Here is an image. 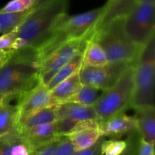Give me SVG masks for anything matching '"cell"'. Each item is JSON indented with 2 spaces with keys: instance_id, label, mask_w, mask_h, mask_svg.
<instances>
[{
  "instance_id": "obj_15",
  "label": "cell",
  "mask_w": 155,
  "mask_h": 155,
  "mask_svg": "<svg viewBox=\"0 0 155 155\" xmlns=\"http://www.w3.org/2000/svg\"><path fill=\"white\" fill-rule=\"evenodd\" d=\"M134 117L137 124V132L140 139L154 144L155 141V108L148 106L136 109Z\"/></svg>"
},
{
  "instance_id": "obj_28",
  "label": "cell",
  "mask_w": 155,
  "mask_h": 155,
  "mask_svg": "<svg viewBox=\"0 0 155 155\" xmlns=\"http://www.w3.org/2000/svg\"><path fill=\"white\" fill-rule=\"evenodd\" d=\"M127 141L128 144L127 148L120 155H136L139 141H140V137L137 131L128 135Z\"/></svg>"
},
{
  "instance_id": "obj_5",
  "label": "cell",
  "mask_w": 155,
  "mask_h": 155,
  "mask_svg": "<svg viewBox=\"0 0 155 155\" xmlns=\"http://www.w3.org/2000/svg\"><path fill=\"white\" fill-rule=\"evenodd\" d=\"M154 78L155 34L141 49L136 61L131 108L154 106Z\"/></svg>"
},
{
  "instance_id": "obj_24",
  "label": "cell",
  "mask_w": 155,
  "mask_h": 155,
  "mask_svg": "<svg viewBox=\"0 0 155 155\" xmlns=\"http://www.w3.org/2000/svg\"><path fill=\"white\" fill-rule=\"evenodd\" d=\"M98 91L99 90L96 88L83 84L79 91L65 103H75L84 106H93L99 97Z\"/></svg>"
},
{
  "instance_id": "obj_9",
  "label": "cell",
  "mask_w": 155,
  "mask_h": 155,
  "mask_svg": "<svg viewBox=\"0 0 155 155\" xmlns=\"http://www.w3.org/2000/svg\"><path fill=\"white\" fill-rule=\"evenodd\" d=\"M88 38L71 40L54 50L39 64V77L42 84L46 85L55 73L71 60L77 54L83 52Z\"/></svg>"
},
{
  "instance_id": "obj_21",
  "label": "cell",
  "mask_w": 155,
  "mask_h": 155,
  "mask_svg": "<svg viewBox=\"0 0 155 155\" xmlns=\"http://www.w3.org/2000/svg\"><path fill=\"white\" fill-rule=\"evenodd\" d=\"M108 62L102 47L94 40H88L83 52L82 65L98 67L106 65Z\"/></svg>"
},
{
  "instance_id": "obj_2",
  "label": "cell",
  "mask_w": 155,
  "mask_h": 155,
  "mask_svg": "<svg viewBox=\"0 0 155 155\" xmlns=\"http://www.w3.org/2000/svg\"><path fill=\"white\" fill-rule=\"evenodd\" d=\"M71 0H44L16 29L18 40L14 51L36 48L50 34L58 20L68 14Z\"/></svg>"
},
{
  "instance_id": "obj_3",
  "label": "cell",
  "mask_w": 155,
  "mask_h": 155,
  "mask_svg": "<svg viewBox=\"0 0 155 155\" xmlns=\"http://www.w3.org/2000/svg\"><path fill=\"white\" fill-rule=\"evenodd\" d=\"M89 39L96 41L104 50L109 62L136 60L141 49L130 39L124 27V18H116L94 32Z\"/></svg>"
},
{
  "instance_id": "obj_22",
  "label": "cell",
  "mask_w": 155,
  "mask_h": 155,
  "mask_svg": "<svg viewBox=\"0 0 155 155\" xmlns=\"http://www.w3.org/2000/svg\"><path fill=\"white\" fill-rule=\"evenodd\" d=\"M83 52H80L78 54L76 55L70 62H68L66 65L62 66L55 73V74L51 78V80L45 85L49 91H51L53 88H54L56 85L58 84L62 81L68 78L74 74L78 72L82 66Z\"/></svg>"
},
{
  "instance_id": "obj_4",
  "label": "cell",
  "mask_w": 155,
  "mask_h": 155,
  "mask_svg": "<svg viewBox=\"0 0 155 155\" xmlns=\"http://www.w3.org/2000/svg\"><path fill=\"white\" fill-rule=\"evenodd\" d=\"M136 61L126 68L113 86L99 95L93 106L98 121L108 119L131 108L134 93Z\"/></svg>"
},
{
  "instance_id": "obj_12",
  "label": "cell",
  "mask_w": 155,
  "mask_h": 155,
  "mask_svg": "<svg viewBox=\"0 0 155 155\" xmlns=\"http://www.w3.org/2000/svg\"><path fill=\"white\" fill-rule=\"evenodd\" d=\"M99 122V130L101 136L112 139H119L125 135H130L137 131V124L134 115H128L125 112Z\"/></svg>"
},
{
  "instance_id": "obj_32",
  "label": "cell",
  "mask_w": 155,
  "mask_h": 155,
  "mask_svg": "<svg viewBox=\"0 0 155 155\" xmlns=\"http://www.w3.org/2000/svg\"><path fill=\"white\" fill-rule=\"evenodd\" d=\"M154 144L145 142L140 139L136 155H154Z\"/></svg>"
},
{
  "instance_id": "obj_29",
  "label": "cell",
  "mask_w": 155,
  "mask_h": 155,
  "mask_svg": "<svg viewBox=\"0 0 155 155\" xmlns=\"http://www.w3.org/2000/svg\"><path fill=\"white\" fill-rule=\"evenodd\" d=\"M74 152L72 143L67 137L63 136L61 141L50 155H72Z\"/></svg>"
},
{
  "instance_id": "obj_13",
  "label": "cell",
  "mask_w": 155,
  "mask_h": 155,
  "mask_svg": "<svg viewBox=\"0 0 155 155\" xmlns=\"http://www.w3.org/2000/svg\"><path fill=\"white\" fill-rule=\"evenodd\" d=\"M21 135L32 150L61 137L56 122L33 126Z\"/></svg>"
},
{
  "instance_id": "obj_10",
  "label": "cell",
  "mask_w": 155,
  "mask_h": 155,
  "mask_svg": "<svg viewBox=\"0 0 155 155\" xmlns=\"http://www.w3.org/2000/svg\"><path fill=\"white\" fill-rule=\"evenodd\" d=\"M54 106L50 91L41 82L18 97V122L29 114L46 106Z\"/></svg>"
},
{
  "instance_id": "obj_23",
  "label": "cell",
  "mask_w": 155,
  "mask_h": 155,
  "mask_svg": "<svg viewBox=\"0 0 155 155\" xmlns=\"http://www.w3.org/2000/svg\"><path fill=\"white\" fill-rule=\"evenodd\" d=\"M36 7L24 12L15 13L0 12V33H6L16 30Z\"/></svg>"
},
{
  "instance_id": "obj_6",
  "label": "cell",
  "mask_w": 155,
  "mask_h": 155,
  "mask_svg": "<svg viewBox=\"0 0 155 155\" xmlns=\"http://www.w3.org/2000/svg\"><path fill=\"white\" fill-rule=\"evenodd\" d=\"M124 27L133 43L143 47L155 34V2L136 4L124 18Z\"/></svg>"
},
{
  "instance_id": "obj_16",
  "label": "cell",
  "mask_w": 155,
  "mask_h": 155,
  "mask_svg": "<svg viewBox=\"0 0 155 155\" xmlns=\"http://www.w3.org/2000/svg\"><path fill=\"white\" fill-rule=\"evenodd\" d=\"M58 120L66 119L77 122L87 119H96L95 109L92 106H84L75 103H64L57 105Z\"/></svg>"
},
{
  "instance_id": "obj_8",
  "label": "cell",
  "mask_w": 155,
  "mask_h": 155,
  "mask_svg": "<svg viewBox=\"0 0 155 155\" xmlns=\"http://www.w3.org/2000/svg\"><path fill=\"white\" fill-rule=\"evenodd\" d=\"M134 62H108L98 67L82 65L79 70L80 81L83 84L104 91L113 86L126 68Z\"/></svg>"
},
{
  "instance_id": "obj_33",
  "label": "cell",
  "mask_w": 155,
  "mask_h": 155,
  "mask_svg": "<svg viewBox=\"0 0 155 155\" xmlns=\"http://www.w3.org/2000/svg\"><path fill=\"white\" fill-rule=\"evenodd\" d=\"M9 54H10L9 52H6L4 51V50H0V61L5 60V59H7L9 56Z\"/></svg>"
},
{
  "instance_id": "obj_11",
  "label": "cell",
  "mask_w": 155,
  "mask_h": 155,
  "mask_svg": "<svg viewBox=\"0 0 155 155\" xmlns=\"http://www.w3.org/2000/svg\"><path fill=\"white\" fill-rule=\"evenodd\" d=\"M64 136L72 143L74 151L92 147L102 137L99 130V122L96 119L78 122Z\"/></svg>"
},
{
  "instance_id": "obj_19",
  "label": "cell",
  "mask_w": 155,
  "mask_h": 155,
  "mask_svg": "<svg viewBox=\"0 0 155 155\" xmlns=\"http://www.w3.org/2000/svg\"><path fill=\"white\" fill-rule=\"evenodd\" d=\"M82 85L79 71L62 81L50 91L53 104L58 105L67 102L79 91Z\"/></svg>"
},
{
  "instance_id": "obj_20",
  "label": "cell",
  "mask_w": 155,
  "mask_h": 155,
  "mask_svg": "<svg viewBox=\"0 0 155 155\" xmlns=\"http://www.w3.org/2000/svg\"><path fill=\"white\" fill-rule=\"evenodd\" d=\"M10 101L0 96V136L18 129V110L16 105H12Z\"/></svg>"
},
{
  "instance_id": "obj_31",
  "label": "cell",
  "mask_w": 155,
  "mask_h": 155,
  "mask_svg": "<svg viewBox=\"0 0 155 155\" xmlns=\"http://www.w3.org/2000/svg\"><path fill=\"white\" fill-rule=\"evenodd\" d=\"M105 137L102 136L92 147L79 151H74L72 155H101V145Z\"/></svg>"
},
{
  "instance_id": "obj_26",
  "label": "cell",
  "mask_w": 155,
  "mask_h": 155,
  "mask_svg": "<svg viewBox=\"0 0 155 155\" xmlns=\"http://www.w3.org/2000/svg\"><path fill=\"white\" fill-rule=\"evenodd\" d=\"M127 140H103L101 145V155H120L127 147Z\"/></svg>"
},
{
  "instance_id": "obj_27",
  "label": "cell",
  "mask_w": 155,
  "mask_h": 155,
  "mask_svg": "<svg viewBox=\"0 0 155 155\" xmlns=\"http://www.w3.org/2000/svg\"><path fill=\"white\" fill-rule=\"evenodd\" d=\"M17 40L18 36L15 30L8 33H3L2 36H0V50L9 53L14 51Z\"/></svg>"
},
{
  "instance_id": "obj_18",
  "label": "cell",
  "mask_w": 155,
  "mask_h": 155,
  "mask_svg": "<svg viewBox=\"0 0 155 155\" xmlns=\"http://www.w3.org/2000/svg\"><path fill=\"white\" fill-rule=\"evenodd\" d=\"M58 120L57 105L46 106L29 114L21 119L18 124V130L21 134L33 126L45 123L54 122Z\"/></svg>"
},
{
  "instance_id": "obj_30",
  "label": "cell",
  "mask_w": 155,
  "mask_h": 155,
  "mask_svg": "<svg viewBox=\"0 0 155 155\" xmlns=\"http://www.w3.org/2000/svg\"><path fill=\"white\" fill-rule=\"evenodd\" d=\"M62 138H63V136L59 137V138H56V139L53 140V141H50V142L47 143L44 145L34 149L33 150H32L30 155H50L54 151V150L56 148L58 144L60 143V141H61Z\"/></svg>"
},
{
  "instance_id": "obj_1",
  "label": "cell",
  "mask_w": 155,
  "mask_h": 155,
  "mask_svg": "<svg viewBox=\"0 0 155 155\" xmlns=\"http://www.w3.org/2000/svg\"><path fill=\"white\" fill-rule=\"evenodd\" d=\"M39 62L35 48L10 52L0 66V96L12 100L40 82Z\"/></svg>"
},
{
  "instance_id": "obj_14",
  "label": "cell",
  "mask_w": 155,
  "mask_h": 155,
  "mask_svg": "<svg viewBox=\"0 0 155 155\" xmlns=\"http://www.w3.org/2000/svg\"><path fill=\"white\" fill-rule=\"evenodd\" d=\"M136 5V0H107L104 5V12L95 24L92 35L110 21L116 18H125Z\"/></svg>"
},
{
  "instance_id": "obj_35",
  "label": "cell",
  "mask_w": 155,
  "mask_h": 155,
  "mask_svg": "<svg viewBox=\"0 0 155 155\" xmlns=\"http://www.w3.org/2000/svg\"><path fill=\"white\" fill-rule=\"evenodd\" d=\"M5 60H2V61H0V66H1L3 64V62H5Z\"/></svg>"
},
{
  "instance_id": "obj_34",
  "label": "cell",
  "mask_w": 155,
  "mask_h": 155,
  "mask_svg": "<svg viewBox=\"0 0 155 155\" xmlns=\"http://www.w3.org/2000/svg\"><path fill=\"white\" fill-rule=\"evenodd\" d=\"M155 2V0H136V4H144V3Z\"/></svg>"
},
{
  "instance_id": "obj_17",
  "label": "cell",
  "mask_w": 155,
  "mask_h": 155,
  "mask_svg": "<svg viewBox=\"0 0 155 155\" xmlns=\"http://www.w3.org/2000/svg\"><path fill=\"white\" fill-rule=\"evenodd\" d=\"M31 152L18 129L0 136V155H30Z\"/></svg>"
},
{
  "instance_id": "obj_7",
  "label": "cell",
  "mask_w": 155,
  "mask_h": 155,
  "mask_svg": "<svg viewBox=\"0 0 155 155\" xmlns=\"http://www.w3.org/2000/svg\"><path fill=\"white\" fill-rule=\"evenodd\" d=\"M104 5L78 15L61 17L52 30L60 32L67 40L91 37L95 24L104 12Z\"/></svg>"
},
{
  "instance_id": "obj_25",
  "label": "cell",
  "mask_w": 155,
  "mask_h": 155,
  "mask_svg": "<svg viewBox=\"0 0 155 155\" xmlns=\"http://www.w3.org/2000/svg\"><path fill=\"white\" fill-rule=\"evenodd\" d=\"M44 0H11L2 9L0 12L15 13L29 10L36 7Z\"/></svg>"
}]
</instances>
